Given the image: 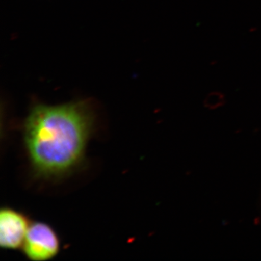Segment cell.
I'll list each match as a JSON object with an SVG mask.
<instances>
[{
    "label": "cell",
    "mask_w": 261,
    "mask_h": 261,
    "mask_svg": "<svg viewBox=\"0 0 261 261\" xmlns=\"http://www.w3.org/2000/svg\"><path fill=\"white\" fill-rule=\"evenodd\" d=\"M22 249L29 260H51L59 252V238L49 225L43 222L32 223L27 231Z\"/></svg>",
    "instance_id": "7a4b0ae2"
},
{
    "label": "cell",
    "mask_w": 261,
    "mask_h": 261,
    "mask_svg": "<svg viewBox=\"0 0 261 261\" xmlns=\"http://www.w3.org/2000/svg\"><path fill=\"white\" fill-rule=\"evenodd\" d=\"M29 220L23 214L9 207L0 211V245L8 250H16L23 245L28 231Z\"/></svg>",
    "instance_id": "3957f363"
},
{
    "label": "cell",
    "mask_w": 261,
    "mask_h": 261,
    "mask_svg": "<svg viewBox=\"0 0 261 261\" xmlns=\"http://www.w3.org/2000/svg\"><path fill=\"white\" fill-rule=\"evenodd\" d=\"M87 102L33 106L24 123V142L33 171L42 178L63 176L83 159L94 123Z\"/></svg>",
    "instance_id": "6da1fadb"
}]
</instances>
